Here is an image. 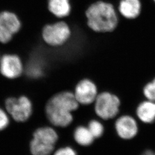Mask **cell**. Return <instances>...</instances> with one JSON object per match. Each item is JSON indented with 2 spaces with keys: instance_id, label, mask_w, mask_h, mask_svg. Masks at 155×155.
Segmentation results:
<instances>
[{
  "instance_id": "obj_1",
  "label": "cell",
  "mask_w": 155,
  "mask_h": 155,
  "mask_svg": "<svg viewBox=\"0 0 155 155\" xmlns=\"http://www.w3.org/2000/svg\"><path fill=\"white\" fill-rule=\"evenodd\" d=\"M80 107L73 91L63 90L54 94L47 101L45 112L49 122L56 127H66L74 121L73 112Z\"/></svg>"
},
{
  "instance_id": "obj_2",
  "label": "cell",
  "mask_w": 155,
  "mask_h": 155,
  "mask_svg": "<svg viewBox=\"0 0 155 155\" xmlns=\"http://www.w3.org/2000/svg\"><path fill=\"white\" fill-rule=\"evenodd\" d=\"M86 25L96 33H112L118 26L120 15L110 2L98 0L90 4L85 11Z\"/></svg>"
},
{
  "instance_id": "obj_3",
  "label": "cell",
  "mask_w": 155,
  "mask_h": 155,
  "mask_svg": "<svg viewBox=\"0 0 155 155\" xmlns=\"http://www.w3.org/2000/svg\"><path fill=\"white\" fill-rule=\"evenodd\" d=\"M121 104V100L118 95L104 90L99 93L94 101V113L100 119L108 121L119 114Z\"/></svg>"
},
{
  "instance_id": "obj_4",
  "label": "cell",
  "mask_w": 155,
  "mask_h": 155,
  "mask_svg": "<svg viewBox=\"0 0 155 155\" xmlns=\"http://www.w3.org/2000/svg\"><path fill=\"white\" fill-rule=\"evenodd\" d=\"M58 139V134L52 127H44L37 129L33 133V138L30 143L32 155H51Z\"/></svg>"
},
{
  "instance_id": "obj_5",
  "label": "cell",
  "mask_w": 155,
  "mask_h": 155,
  "mask_svg": "<svg viewBox=\"0 0 155 155\" xmlns=\"http://www.w3.org/2000/svg\"><path fill=\"white\" fill-rule=\"evenodd\" d=\"M43 41L51 47L59 48L66 45L72 36L70 24L64 20L47 24L42 29Z\"/></svg>"
},
{
  "instance_id": "obj_6",
  "label": "cell",
  "mask_w": 155,
  "mask_h": 155,
  "mask_svg": "<svg viewBox=\"0 0 155 155\" xmlns=\"http://www.w3.org/2000/svg\"><path fill=\"white\" fill-rule=\"evenodd\" d=\"M6 111L12 118L18 122L27 121L33 112L31 101L27 96L9 97L5 102Z\"/></svg>"
},
{
  "instance_id": "obj_7",
  "label": "cell",
  "mask_w": 155,
  "mask_h": 155,
  "mask_svg": "<svg viewBox=\"0 0 155 155\" xmlns=\"http://www.w3.org/2000/svg\"><path fill=\"white\" fill-rule=\"evenodd\" d=\"M79 105L89 106L94 104L100 91L97 84L89 78L80 79L72 91Z\"/></svg>"
},
{
  "instance_id": "obj_8",
  "label": "cell",
  "mask_w": 155,
  "mask_h": 155,
  "mask_svg": "<svg viewBox=\"0 0 155 155\" xmlns=\"http://www.w3.org/2000/svg\"><path fill=\"white\" fill-rule=\"evenodd\" d=\"M117 135L124 140L133 139L139 133L138 122L134 117L129 114L118 117L114 122Z\"/></svg>"
},
{
  "instance_id": "obj_9",
  "label": "cell",
  "mask_w": 155,
  "mask_h": 155,
  "mask_svg": "<svg viewBox=\"0 0 155 155\" xmlns=\"http://www.w3.org/2000/svg\"><path fill=\"white\" fill-rule=\"evenodd\" d=\"M24 71L22 61L15 54H5L0 58V74L8 79L20 77Z\"/></svg>"
},
{
  "instance_id": "obj_10",
  "label": "cell",
  "mask_w": 155,
  "mask_h": 155,
  "mask_svg": "<svg viewBox=\"0 0 155 155\" xmlns=\"http://www.w3.org/2000/svg\"><path fill=\"white\" fill-rule=\"evenodd\" d=\"M117 10L122 18L133 20L137 18L142 11L141 0H120Z\"/></svg>"
},
{
  "instance_id": "obj_11",
  "label": "cell",
  "mask_w": 155,
  "mask_h": 155,
  "mask_svg": "<svg viewBox=\"0 0 155 155\" xmlns=\"http://www.w3.org/2000/svg\"><path fill=\"white\" fill-rule=\"evenodd\" d=\"M136 116L145 124L155 122V102L144 100L140 102L135 109Z\"/></svg>"
},
{
  "instance_id": "obj_12",
  "label": "cell",
  "mask_w": 155,
  "mask_h": 155,
  "mask_svg": "<svg viewBox=\"0 0 155 155\" xmlns=\"http://www.w3.org/2000/svg\"><path fill=\"white\" fill-rule=\"evenodd\" d=\"M47 7L52 15L63 20L69 16L72 11L70 0H48Z\"/></svg>"
},
{
  "instance_id": "obj_13",
  "label": "cell",
  "mask_w": 155,
  "mask_h": 155,
  "mask_svg": "<svg viewBox=\"0 0 155 155\" xmlns=\"http://www.w3.org/2000/svg\"><path fill=\"white\" fill-rule=\"evenodd\" d=\"M21 27V23L14 13L4 11L0 13V29L14 35Z\"/></svg>"
},
{
  "instance_id": "obj_14",
  "label": "cell",
  "mask_w": 155,
  "mask_h": 155,
  "mask_svg": "<svg viewBox=\"0 0 155 155\" xmlns=\"http://www.w3.org/2000/svg\"><path fill=\"white\" fill-rule=\"evenodd\" d=\"M73 137L75 141L82 147H88L93 143L95 138L87 127L79 125L74 130Z\"/></svg>"
},
{
  "instance_id": "obj_15",
  "label": "cell",
  "mask_w": 155,
  "mask_h": 155,
  "mask_svg": "<svg viewBox=\"0 0 155 155\" xmlns=\"http://www.w3.org/2000/svg\"><path fill=\"white\" fill-rule=\"evenodd\" d=\"M87 127L95 139L101 137L104 134L105 127L103 124L97 119L91 120Z\"/></svg>"
},
{
  "instance_id": "obj_16",
  "label": "cell",
  "mask_w": 155,
  "mask_h": 155,
  "mask_svg": "<svg viewBox=\"0 0 155 155\" xmlns=\"http://www.w3.org/2000/svg\"><path fill=\"white\" fill-rule=\"evenodd\" d=\"M142 94L145 100L155 102V77L144 84L142 88Z\"/></svg>"
},
{
  "instance_id": "obj_17",
  "label": "cell",
  "mask_w": 155,
  "mask_h": 155,
  "mask_svg": "<svg viewBox=\"0 0 155 155\" xmlns=\"http://www.w3.org/2000/svg\"><path fill=\"white\" fill-rule=\"evenodd\" d=\"M9 122L8 113L0 107V131L5 129L8 127Z\"/></svg>"
},
{
  "instance_id": "obj_18",
  "label": "cell",
  "mask_w": 155,
  "mask_h": 155,
  "mask_svg": "<svg viewBox=\"0 0 155 155\" xmlns=\"http://www.w3.org/2000/svg\"><path fill=\"white\" fill-rule=\"evenodd\" d=\"M54 155H78L77 152L73 148L66 146L56 150Z\"/></svg>"
},
{
  "instance_id": "obj_19",
  "label": "cell",
  "mask_w": 155,
  "mask_h": 155,
  "mask_svg": "<svg viewBox=\"0 0 155 155\" xmlns=\"http://www.w3.org/2000/svg\"><path fill=\"white\" fill-rule=\"evenodd\" d=\"M13 35L5 31L0 29V43L7 44L9 43L13 38Z\"/></svg>"
},
{
  "instance_id": "obj_20",
  "label": "cell",
  "mask_w": 155,
  "mask_h": 155,
  "mask_svg": "<svg viewBox=\"0 0 155 155\" xmlns=\"http://www.w3.org/2000/svg\"><path fill=\"white\" fill-rule=\"evenodd\" d=\"M141 155H155V152L152 150H147Z\"/></svg>"
},
{
  "instance_id": "obj_21",
  "label": "cell",
  "mask_w": 155,
  "mask_h": 155,
  "mask_svg": "<svg viewBox=\"0 0 155 155\" xmlns=\"http://www.w3.org/2000/svg\"><path fill=\"white\" fill-rule=\"evenodd\" d=\"M152 1H153V2H154V3L155 4V0H152Z\"/></svg>"
}]
</instances>
